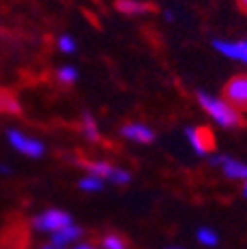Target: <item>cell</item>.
<instances>
[{
    "instance_id": "obj_5",
    "label": "cell",
    "mask_w": 247,
    "mask_h": 249,
    "mask_svg": "<svg viewBox=\"0 0 247 249\" xmlns=\"http://www.w3.org/2000/svg\"><path fill=\"white\" fill-rule=\"evenodd\" d=\"M210 164L222 170V174L235 182H247V162L228 154H210Z\"/></svg>"
},
{
    "instance_id": "obj_3",
    "label": "cell",
    "mask_w": 247,
    "mask_h": 249,
    "mask_svg": "<svg viewBox=\"0 0 247 249\" xmlns=\"http://www.w3.org/2000/svg\"><path fill=\"white\" fill-rule=\"evenodd\" d=\"M70 224H73L71 213H68L66 210H57V208H48L32 217V228L40 233H50V235Z\"/></svg>"
},
{
    "instance_id": "obj_12",
    "label": "cell",
    "mask_w": 247,
    "mask_h": 249,
    "mask_svg": "<svg viewBox=\"0 0 247 249\" xmlns=\"http://www.w3.org/2000/svg\"><path fill=\"white\" fill-rule=\"evenodd\" d=\"M81 135L87 139V141H99V124L95 121V117L91 113H83L81 115Z\"/></svg>"
},
{
    "instance_id": "obj_17",
    "label": "cell",
    "mask_w": 247,
    "mask_h": 249,
    "mask_svg": "<svg viewBox=\"0 0 247 249\" xmlns=\"http://www.w3.org/2000/svg\"><path fill=\"white\" fill-rule=\"evenodd\" d=\"M57 48H59L61 53L70 55V53H73V52L77 50V44H75V40H73L71 36L64 34V36H59V38H57Z\"/></svg>"
},
{
    "instance_id": "obj_2",
    "label": "cell",
    "mask_w": 247,
    "mask_h": 249,
    "mask_svg": "<svg viewBox=\"0 0 247 249\" xmlns=\"http://www.w3.org/2000/svg\"><path fill=\"white\" fill-rule=\"evenodd\" d=\"M6 141L14 150H18L26 159L38 160L46 154V144L40 139H36L32 135H26L20 129H8L6 131Z\"/></svg>"
},
{
    "instance_id": "obj_22",
    "label": "cell",
    "mask_w": 247,
    "mask_h": 249,
    "mask_svg": "<svg viewBox=\"0 0 247 249\" xmlns=\"http://www.w3.org/2000/svg\"><path fill=\"white\" fill-rule=\"evenodd\" d=\"M164 18H166L168 22H172V20H174V16H172V12H170V10H166V14H164Z\"/></svg>"
},
{
    "instance_id": "obj_14",
    "label": "cell",
    "mask_w": 247,
    "mask_h": 249,
    "mask_svg": "<svg viewBox=\"0 0 247 249\" xmlns=\"http://www.w3.org/2000/svg\"><path fill=\"white\" fill-rule=\"evenodd\" d=\"M105 184H107L105 180H101V178H97L93 174H85L83 178H79L77 188L81 192H85V194H95V192H101L105 188Z\"/></svg>"
},
{
    "instance_id": "obj_25",
    "label": "cell",
    "mask_w": 247,
    "mask_h": 249,
    "mask_svg": "<svg viewBox=\"0 0 247 249\" xmlns=\"http://www.w3.org/2000/svg\"><path fill=\"white\" fill-rule=\"evenodd\" d=\"M239 2H241V4H243V6L247 8V0H239Z\"/></svg>"
},
{
    "instance_id": "obj_24",
    "label": "cell",
    "mask_w": 247,
    "mask_h": 249,
    "mask_svg": "<svg viewBox=\"0 0 247 249\" xmlns=\"http://www.w3.org/2000/svg\"><path fill=\"white\" fill-rule=\"evenodd\" d=\"M42 249H59V247H55V245H52V243H48V245H44Z\"/></svg>"
},
{
    "instance_id": "obj_21",
    "label": "cell",
    "mask_w": 247,
    "mask_h": 249,
    "mask_svg": "<svg viewBox=\"0 0 247 249\" xmlns=\"http://www.w3.org/2000/svg\"><path fill=\"white\" fill-rule=\"evenodd\" d=\"M0 174H10V166L8 164H0Z\"/></svg>"
},
{
    "instance_id": "obj_8",
    "label": "cell",
    "mask_w": 247,
    "mask_h": 249,
    "mask_svg": "<svg viewBox=\"0 0 247 249\" xmlns=\"http://www.w3.org/2000/svg\"><path fill=\"white\" fill-rule=\"evenodd\" d=\"M119 133L123 139H127L129 142H135V144H150L154 139H157L154 131L146 123H141V121H133V123L123 124Z\"/></svg>"
},
{
    "instance_id": "obj_23",
    "label": "cell",
    "mask_w": 247,
    "mask_h": 249,
    "mask_svg": "<svg viewBox=\"0 0 247 249\" xmlns=\"http://www.w3.org/2000/svg\"><path fill=\"white\" fill-rule=\"evenodd\" d=\"M241 194H243V198H247V182H243V188H241Z\"/></svg>"
},
{
    "instance_id": "obj_19",
    "label": "cell",
    "mask_w": 247,
    "mask_h": 249,
    "mask_svg": "<svg viewBox=\"0 0 247 249\" xmlns=\"http://www.w3.org/2000/svg\"><path fill=\"white\" fill-rule=\"evenodd\" d=\"M71 249H101V247H95V245H91V243H75Z\"/></svg>"
},
{
    "instance_id": "obj_1",
    "label": "cell",
    "mask_w": 247,
    "mask_h": 249,
    "mask_svg": "<svg viewBox=\"0 0 247 249\" xmlns=\"http://www.w3.org/2000/svg\"><path fill=\"white\" fill-rule=\"evenodd\" d=\"M198 105L208 113V117L215 123L220 124L222 129H235V127H241L243 123V117L241 113L231 107L224 97H215V95H210L206 91H198Z\"/></svg>"
},
{
    "instance_id": "obj_26",
    "label": "cell",
    "mask_w": 247,
    "mask_h": 249,
    "mask_svg": "<svg viewBox=\"0 0 247 249\" xmlns=\"http://www.w3.org/2000/svg\"><path fill=\"white\" fill-rule=\"evenodd\" d=\"M168 249H182V247H168Z\"/></svg>"
},
{
    "instance_id": "obj_10",
    "label": "cell",
    "mask_w": 247,
    "mask_h": 249,
    "mask_svg": "<svg viewBox=\"0 0 247 249\" xmlns=\"http://www.w3.org/2000/svg\"><path fill=\"white\" fill-rule=\"evenodd\" d=\"M81 235H83V230L79 226H75V224H70L66 228H61L59 231L52 233V241L50 243L59 247V249H68V247H73L75 243H79Z\"/></svg>"
},
{
    "instance_id": "obj_6",
    "label": "cell",
    "mask_w": 247,
    "mask_h": 249,
    "mask_svg": "<svg viewBox=\"0 0 247 249\" xmlns=\"http://www.w3.org/2000/svg\"><path fill=\"white\" fill-rule=\"evenodd\" d=\"M224 99L239 113L247 111V73L233 75L224 87Z\"/></svg>"
},
{
    "instance_id": "obj_20",
    "label": "cell",
    "mask_w": 247,
    "mask_h": 249,
    "mask_svg": "<svg viewBox=\"0 0 247 249\" xmlns=\"http://www.w3.org/2000/svg\"><path fill=\"white\" fill-rule=\"evenodd\" d=\"M4 97H6V93H4V91H0V113L4 111Z\"/></svg>"
},
{
    "instance_id": "obj_9",
    "label": "cell",
    "mask_w": 247,
    "mask_h": 249,
    "mask_svg": "<svg viewBox=\"0 0 247 249\" xmlns=\"http://www.w3.org/2000/svg\"><path fill=\"white\" fill-rule=\"evenodd\" d=\"M213 48L224 57L247 66V38L245 40H213Z\"/></svg>"
},
{
    "instance_id": "obj_15",
    "label": "cell",
    "mask_w": 247,
    "mask_h": 249,
    "mask_svg": "<svg viewBox=\"0 0 247 249\" xmlns=\"http://www.w3.org/2000/svg\"><path fill=\"white\" fill-rule=\"evenodd\" d=\"M57 81L64 83V85H73L77 79H79V71L73 68V66H61L55 73Z\"/></svg>"
},
{
    "instance_id": "obj_11",
    "label": "cell",
    "mask_w": 247,
    "mask_h": 249,
    "mask_svg": "<svg viewBox=\"0 0 247 249\" xmlns=\"http://www.w3.org/2000/svg\"><path fill=\"white\" fill-rule=\"evenodd\" d=\"M117 8H119V12L129 14V16H139V14L150 12V4L142 2V0H117Z\"/></svg>"
},
{
    "instance_id": "obj_18",
    "label": "cell",
    "mask_w": 247,
    "mask_h": 249,
    "mask_svg": "<svg viewBox=\"0 0 247 249\" xmlns=\"http://www.w3.org/2000/svg\"><path fill=\"white\" fill-rule=\"evenodd\" d=\"M4 113H10V115L20 113V103L16 101L14 95H10V93H6V97H4Z\"/></svg>"
},
{
    "instance_id": "obj_4",
    "label": "cell",
    "mask_w": 247,
    "mask_h": 249,
    "mask_svg": "<svg viewBox=\"0 0 247 249\" xmlns=\"http://www.w3.org/2000/svg\"><path fill=\"white\" fill-rule=\"evenodd\" d=\"M85 170L87 174H93L105 182H111L115 186H127L131 182V172L127 168H121V166H115L107 160H93V162H87L85 164Z\"/></svg>"
},
{
    "instance_id": "obj_16",
    "label": "cell",
    "mask_w": 247,
    "mask_h": 249,
    "mask_svg": "<svg viewBox=\"0 0 247 249\" xmlns=\"http://www.w3.org/2000/svg\"><path fill=\"white\" fill-rule=\"evenodd\" d=\"M101 249H127V241L117 233H107L101 239Z\"/></svg>"
},
{
    "instance_id": "obj_13",
    "label": "cell",
    "mask_w": 247,
    "mask_h": 249,
    "mask_svg": "<svg viewBox=\"0 0 247 249\" xmlns=\"http://www.w3.org/2000/svg\"><path fill=\"white\" fill-rule=\"evenodd\" d=\"M196 241L208 249H213L220 245V233L215 231L213 228H208V226H202L196 230Z\"/></svg>"
},
{
    "instance_id": "obj_7",
    "label": "cell",
    "mask_w": 247,
    "mask_h": 249,
    "mask_svg": "<svg viewBox=\"0 0 247 249\" xmlns=\"http://www.w3.org/2000/svg\"><path fill=\"white\" fill-rule=\"evenodd\" d=\"M184 137H186L190 148L194 150L196 157H210L213 150V135L210 129L204 127H186L184 129Z\"/></svg>"
}]
</instances>
